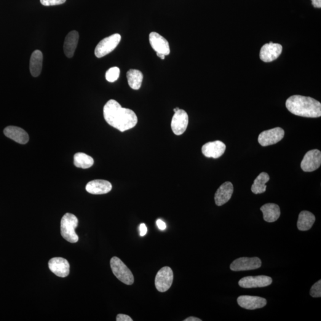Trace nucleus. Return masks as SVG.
<instances>
[{"mask_svg":"<svg viewBox=\"0 0 321 321\" xmlns=\"http://www.w3.org/2000/svg\"><path fill=\"white\" fill-rule=\"evenodd\" d=\"M284 136L285 130L281 127H275L261 132L259 135L258 143L262 146L272 145L282 141Z\"/></svg>","mask_w":321,"mask_h":321,"instance_id":"1a4fd4ad","label":"nucleus"},{"mask_svg":"<svg viewBox=\"0 0 321 321\" xmlns=\"http://www.w3.org/2000/svg\"><path fill=\"white\" fill-rule=\"evenodd\" d=\"M189 124V116L183 109H179L175 112L171 120V126L176 135H181L185 132Z\"/></svg>","mask_w":321,"mask_h":321,"instance_id":"9d476101","label":"nucleus"},{"mask_svg":"<svg viewBox=\"0 0 321 321\" xmlns=\"http://www.w3.org/2000/svg\"><path fill=\"white\" fill-rule=\"evenodd\" d=\"M283 47L272 42L263 45L260 51V58L264 62L269 63L276 60L282 53Z\"/></svg>","mask_w":321,"mask_h":321,"instance_id":"f8f14e48","label":"nucleus"},{"mask_svg":"<svg viewBox=\"0 0 321 321\" xmlns=\"http://www.w3.org/2000/svg\"><path fill=\"white\" fill-rule=\"evenodd\" d=\"M157 225L158 227H159V229L161 230H164L166 229V227H167L164 222L160 219H158L157 221Z\"/></svg>","mask_w":321,"mask_h":321,"instance_id":"2f4dec72","label":"nucleus"},{"mask_svg":"<svg viewBox=\"0 0 321 321\" xmlns=\"http://www.w3.org/2000/svg\"><path fill=\"white\" fill-rule=\"evenodd\" d=\"M178 109H179L178 108H176L173 109V111H175V112H176V111H178Z\"/></svg>","mask_w":321,"mask_h":321,"instance_id":"c9c22d12","label":"nucleus"},{"mask_svg":"<svg viewBox=\"0 0 321 321\" xmlns=\"http://www.w3.org/2000/svg\"><path fill=\"white\" fill-rule=\"evenodd\" d=\"M261 266V260L258 257H242L232 262L230 265V269L232 271H250L258 269Z\"/></svg>","mask_w":321,"mask_h":321,"instance_id":"0eeeda50","label":"nucleus"},{"mask_svg":"<svg viewBox=\"0 0 321 321\" xmlns=\"http://www.w3.org/2000/svg\"><path fill=\"white\" fill-rule=\"evenodd\" d=\"M103 112L107 123L120 132L131 129L137 125L138 120L135 112L123 108L116 100L107 102L104 107Z\"/></svg>","mask_w":321,"mask_h":321,"instance_id":"f257e3e1","label":"nucleus"},{"mask_svg":"<svg viewBox=\"0 0 321 321\" xmlns=\"http://www.w3.org/2000/svg\"><path fill=\"white\" fill-rule=\"evenodd\" d=\"M4 133L8 138L12 139L16 143L26 144L28 143L29 136L28 133L23 128L17 126H8L4 130Z\"/></svg>","mask_w":321,"mask_h":321,"instance_id":"a211bd4d","label":"nucleus"},{"mask_svg":"<svg viewBox=\"0 0 321 321\" xmlns=\"http://www.w3.org/2000/svg\"><path fill=\"white\" fill-rule=\"evenodd\" d=\"M112 189L110 182L105 180H94L90 181L86 186V190L93 195L108 194Z\"/></svg>","mask_w":321,"mask_h":321,"instance_id":"6ab92c4d","label":"nucleus"},{"mask_svg":"<svg viewBox=\"0 0 321 321\" xmlns=\"http://www.w3.org/2000/svg\"><path fill=\"white\" fill-rule=\"evenodd\" d=\"M157 55L158 57H159L160 58L162 59V60H164L165 57V55H164V54H162L157 53Z\"/></svg>","mask_w":321,"mask_h":321,"instance_id":"f704fd0d","label":"nucleus"},{"mask_svg":"<svg viewBox=\"0 0 321 321\" xmlns=\"http://www.w3.org/2000/svg\"><path fill=\"white\" fill-rule=\"evenodd\" d=\"M269 180V176L267 173L262 172L254 180L251 191L254 194H261L266 191V183Z\"/></svg>","mask_w":321,"mask_h":321,"instance_id":"b1692460","label":"nucleus"},{"mask_svg":"<svg viewBox=\"0 0 321 321\" xmlns=\"http://www.w3.org/2000/svg\"><path fill=\"white\" fill-rule=\"evenodd\" d=\"M313 6L320 9L321 8V0H311Z\"/></svg>","mask_w":321,"mask_h":321,"instance_id":"473e14b6","label":"nucleus"},{"mask_svg":"<svg viewBox=\"0 0 321 321\" xmlns=\"http://www.w3.org/2000/svg\"><path fill=\"white\" fill-rule=\"evenodd\" d=\"M173 272L168 267H164L158 272L155 277V285L160 292H165L169 290L173 282Z\"/></svg>","mask_w":321,"mask_h":321,"instance_id":"423d86ee","label":"nucleus"},{"mask_svg":"<svg viewBox=\"0 0 321 321\" xmlns=\"http://www.w3.org/2000/svg\"><path fill=\"white\" fill-rule=\"evenodd\" d=\"M321 164V151L318 149H313L304 155L301 167L304 172H312L319 168Z\"/></svg>","mask_w":321,"mask_h":321,"instance_id":"6e6552de","label":"nucleus"},{"mask_svg":"<svg viewBox=\"0 0 321 321\" xmlns=\"http://www.w3.org/2000/svg\"><path fill=\"white\" fill-rule=\"evenodd\" d=\"M43 54L41 51L36 50L32 54L29 69L32 76L37 77L41 73Z\"/></svg>","mask_w":321,"mask_h":321,"instance_id":"4be33fe9","label":"nucleus"},{"mask_svg":"<svg viewBox=\"0 0 321 321\" xmlns=\"http://www.w3.org/2000/svg\"><path fill=\"white\" fill-rule=\"evenodd\" d=\"M289 111L296 116L317 118L321 116V104L311 97L293 95L285 103Z\"/></svg>","mask_w":321,"mask_h":321,"instance_id":"f03ea898","label":"nucleus"},{"mask_svg":"<svg viewBox=\"0 0 321 321\" xmlns=\"http://www.w3.org/2000/svg\"><path fill=\"white\" fill-rule=\"evenodd\" d=\"M48 267L50 271L60 277H68L70 273V264L66 259L53 258L48 262Z\"/></svg>","mask_w":321,"mask_h":321,"instance_id":"4468645a","label":"nucleus"},{"mask_svg":"<svg viewBox=\"0 0 321 321\" xmlns=\"http://www.w3.org/2000/svg\"><path fill=\"white\" fill-rule=\"evenodd\" d=\"M261 211L263 213L264 220L268 223H274L276 221L281 214L279 206L275 203H266L261 208Z\"/></svg>","mask_w":321,"mask_h":321,"instance_id":"412c9836","label":"nucleus"},{"mask_svg":"<svg viewBox=\"0 0 321 321\" xmlns=\"http://www.w3.org/2000/svg\"><path fill=\"white\" fill-rule=\"evenodd\" d=\"M149 42L151 47L157 53L162 54L164 55L170 53L169 43L157 32H151L149 34Z\"/></svg>","mask_w":321,"mask_h":321,"instance_id":"2eb2a0df","label":"nucleus"},{"mask_svg":"<svg viewBox=\"0 0 321 321\" xmlns=\"http://www.w3.org/2000/svg\"><path fill=\"white\" fill-rule=\"evenodd\" d=\"M139 230H140V235L142 237L144 236L146 234L147 232H148L146 225L144 223L141 224L140 226H139Z\"/></svg>","mask_w":321,"mask_h":321,"instance_id":"7c9ffc66","label":"nucleus"},{"mask_svg":"<svg viewBox=\"0 0 321 321\" xmlns=\"http://www.w3.org/2000/svg\"><path fill=\"white\" fill-rule=\"evenodd\" d=\"M127 78L130 87L134 90L140 89L143 81V74L138 70L130 69L127 71Z\"/></svg>","mask_w":321,"mask_h":321,"instance_id":"393cba45","label":"nucleus"},{"mask_svg":"<svg viewBox=\"0 0 321 321\" xmlns=\"http://www.w3.org/2000/svg\"><path fill=\"white\" fill-rule=\"evenodd\" d=\"M184 321H202V320L199 319V318L191 317L186 318V319L184 320Z\"/></svg>","mask_w":321,"mask_h":321,"instance_id":"72a5a7b5","label":"nucleus"},{"mask_svg":"<svg viewBox=\"0 0 321 321\" xmlns=\"http://www.w3.org/2000/svg\"><path fill=\"white\" fill-rule=\"evenodd\" d=\"M226 149V144L223 142L216 141L205 143L202 146V152L206 157L216 159L224 154Z\"/></svg>","mask_w":321,"mask_h":321,"instance_id":"dca6fc26","label":"nucleus"},{"mask_svg":"<svg viewBox=\"0 0 321 321\" xmlns=\"http://www.w3.org/2000/svg\"><path fill=\"white\" fill-rule=\"evenodd\" d=\"M315 221V216L314 214L309 211H303L299 214L297 226L301 231H307L312 228Z\"/></svg>","mask_w":321,"mask_h":321,"instance_id":"5701e85b","label":"nucleus"},{"mask_svg":"<svg viewBox=\"0 0 321 321\" xmlns=\"http://www.w3.org/2000/svg\"><path fill=\"white\" fill-rule=\"evenodd\" d=\"M78 226V219L73 214L66 213L61 220V234L64 239L71 243L79 240L75 229Z\"/></svg>","mask_w":321,"mask_h":321,"instance_id":"7ed1b4c3","label":"nucleus"},{"mask_svg":"<svg viewBox=\"0 0 321 321\" xmlns=\"http://www.w3.org/2000/svg\"><path fill=\"white\" fill-rule=\"evenodd\" d=\"M117 321H133L132 318L125 314H119L117 316Z\"/></svg>","mask_w":321,"mask_h":321,"instance_id":"c756f323","label":"nucleus"},{"mask_svg":"<svg viewBox=\"0 0 321 321\" xmlns=\"http://www.w3.org/2000/svg\"><path fill=\"white\" fill-rule=\"evenodd\" d=\"M110 266L112 272L120 282L126 285H132L134 277L132 272L121 259L114 256L111 259Z\"/></svg>","mask_w":321,"mask_h":321,"instance_id":"20e7f679","label":"nucleus"},{"mask_svg":"<svg viewBox=\"0 0 321 321\" xmlns=\"http://www.w3.org/2000/svg\"><path fill=\"white\" fill-rule=\"evenodd\" d=\"M79 39V33L76 31L69 32L64 43V52L68 58L74 55Z\"/></svg>","mask_w":321,"mask_h":321,"instance_id":"aec40b11","label":"nucleus"},{"mask_svg":"<svg viewBox=\"0 0 321 321\" xmlns=\"http://www.w3.org/2000/svg\"><path fill=\"white\" fill-rule=\"evenodd\" d=\"M272 279L266 275H258V276H248L242 278L239 282L241 287L251 288L257 287H265L271 285Z\"/></svg>","mask_w":321,"mask_h":321,"instance_id":"9b49d317","label":"nucleus"},{"mask_svg":"<svg viewBox=\"0 0 321 321\" xmlns=\"http://www.w3.org/2000/svg\"><path fill=\"white\" fill-rule=\"evenodd\" d=\"M233 191V185L231 182L227 181L221 184L216 191L214 197L216 205L222 206L228 202L231 199Z\"/></svg>","mask_w":321,"mask_h":321,"instance_id":"f3484780","label":"nucleus"},{"mask_svg":"<svg viewBox=\"0 0 321 321\" xmlns=\"http://www.w3.org/2000/svg\"><path fill=\"white\" fill-rule=\"evenodd\" d=\"M121 41V36L116 34L101 40L96 45L95 55L96 57L102 58L114 50Z\"/></svg>","mask_w":321,"mask_h":321,"instance_id":"39448f33","label":"nucleus"},{"mask_svg":"<svg viewBox=\"0 0 321 321\" xmlns=\"http://www.w3.org/2000/svg\"><path fill=\"white\" fill-rule=\"evenodd\" d=\"M120 73V69L117 67H113L107 71L106 74V78L109 82H114L119 79Z\"/></svg>","mask_w":321,"mask_h":321,"instance_id":"bb28decb","label":"nucleus"},{"mask_svg":"<svg viewBox=\"0 0 321 321\" xmlns=\"http://www.w3.org/2000/svg\"><path fill=\"white\" fill-rule=\"evenodd\" d=\"M237 301L240 307L248 310L262 308L267 303L266 299L258 296H241L237 298Z\"/></svg>","mask_w":321,"mask_h":321,"instance_id":"ddd939ff","label":"nucleus"},{"mask_svg":"<svg viewBox=\"0 0 321 321\" xmlns=\"http://www.w3.org/2000/svg\"><path fill=\"white\" fill-rule=\"evenodd\" d=\"M310 296L313 298H317L321 297V280L318 281L312 285L310 291Z\"/></svg>","mask_w":321,"mask_h":321,"instance_id":"cd10ccee","label":"nucleus"},{"mask_svg":"<svg viewBox=\"0 0 321 321\" xmlns=\"http://www.w3.org/2000/svg\"><path fill=\"white\" fill-rule=\"evenodd\" d=\"M41 3L45 6H53L64 4L66 0H40Z\"/></svg>","mask_w":321,"mask_h":321,"instance_id":"c85d7f7f","label":"nucleus"},{"mask_svg":"<svg viewBox=\"0 0 321 321\" xmlns=\"http://www.w3.org/2000/svg\"><path fill=\"white\" fill-rule=\"evenodd\" d=\"M94 164L92 157L82 152H78L74 155V164L77 168L87 169Z\"/></svg>","mask_w":321,"mask_h":321,"instance_id":"a878e982","label":"nucleus"}]
</instances>
